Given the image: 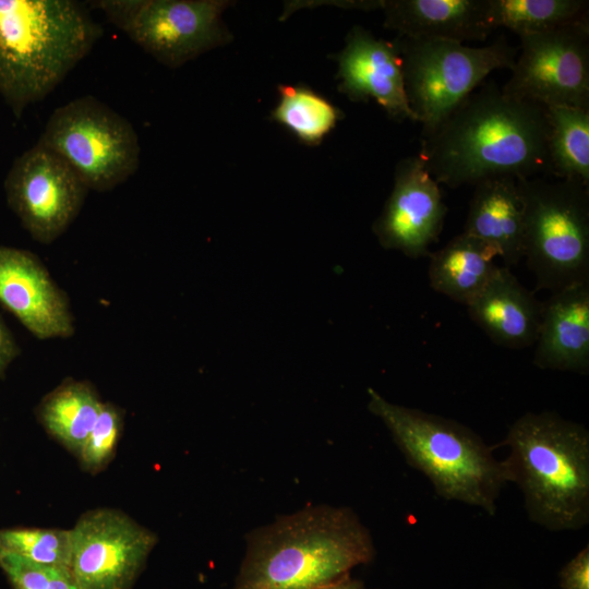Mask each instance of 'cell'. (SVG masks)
<instances>
[{"label": "cell", "instance_id": "1", "mask_svg": "<svg viewBox=\"0 0 589 589\" xmlns=\"http://www.w3.org/2000/svg\"><path fill=\"white\" fill-rule=\"evenodd\" d=\"M546 108L505 94L490 82L474 89L434 131L419 155L452 189L497 177L550 176Z\"/></svg>", "mask_w": 589, "mask_h": 589}, {"label": "cell", "instance_id": "2", "mask_svg": "<svg viewBox=\"0 0 589 589\" xmlns=\"http://www.w3.org/2000/svg\"><path fill=\"white\" fill-rule=\"evenodd\" d=\"M233 589H315L342 579L376 554L373 538L346 506H306L245 536Z\"/></svg>", "mask_w": 589, "mask_h": 589}, {"label": "cell", "instance_id": "3", "mask_svg": "<svg viewBox=\"0 0 589 589\" xmlns=\"http://www.w3.org/2000/svg\"><path fill=\"white\" fill-rule=\"evenodd\" d=\"M101 35L86 2L0 0V97L15 118L51 94Z\"/></svg>", "mask_w": 589, "mask_h": 589}, {"label": "cell", "instance_id": "4", "mask_svg": "<svg viewBox=\"0 0 589 589\" xmlns=\"http://www.w3.org/2000/svg\"><path fill=\"white\" fill-rule=\"evenodd\" d=\"M498 446L507 482L518 485L528 518L553 532L589 524V431L554 411L526 412Z\"/></svg>", "mask_w": 589, "mask_h": 589}, {"label": "cell", "instance_id": "5", "mask_svg": "<svg viewBox=\"0 0 589 589\" xmlns=\"http://www.w3.org/2000/svg\"><path fill=\"white\" fill-rule=\"evenodd\" d=\"M368 396L369 411L383 422L407 464L428 478L440 497L495 515L508 482L493 446L456 420L393 404L371 387Z\"/></svg>", "mask_w": 589, "mask_h": 589}, {"label": "cell", "instance_id": "6", "mask_svg": "<svg viewBox=\"0 0 589 589\" xmlns=\"http://www.w3.org/2000/svg\"><path fill=\"white\" fill-rule=\"evenodd\" d=\"M525 209V253L536 290L589 281V185L517 179Z\"/></svg>", "mask_w": 589, "mask_h": 589}, {"label": "cell", "instance_id": "7", "mask_svg": "<svg viewBox=\"0 0 589 589\" xmlns=\"http://www.w3.org/2000/svg\"><path fill=\"white\" fill-rule=\"evenodd\" d=\"M406 95L422 124L434 131L493 71L512 70L518 47L502 35L484 47L399 37Z\"/></svg>", "mask_w": 589, "mask_h": 589}, {"label": "cell", "instance_id": "8", "mask_svg": "<svg viewBox=\"0 0 589 589\" xmlns=\"http://www.w3.org/2000/svg\"><path fill=\"white\" fill-rule=\"evenodd\" d=\"M37 143L59 155L88 190L97 192L124 183L140 165L141 147L133 124L92 95L56 108Z\"/></svg>", "mask_w": 589, "mask_h": 589}, {"label": "cell", "instance_id": "9", "mask_svg": "<svg viewBox=\"0 0 589 589\" xmlns=\"http://www.w3.org/2000/svg\"><path fill=\"white\" fill-rule=\"evenodd\" d=\"M159 63L179 68L231 40L224 0L87 1Z\"/></svg>", "mask_w": 589, "mask_h": 589}, {"label": "cell", "instance_id": "10", "mask_svg": "<svg viewBox=\"0 0 589 589\" xmlns=\"http://www.w3.org/2000/svg\"><path fill=\"white\" fill-rule=\"evenodd\" d=\"M505 94L544 107L589 108V23L519 37Z\"/></svg>", "mask_w": 589, "mask_h": 589}, {"label": "cell", "instance_id": "11", "mask_svg": "<svg viewBox=\"0 0 589 589\" xmlns=\"http://www.w3.org/2000/svg\"><path fill=\"white\" fill-rule=\"evenodd\" d=\"M3 189L22 227L43 244L68 230L89 191L65 160L39 143L13 160Z\"/></svg>", "mask_w": 589, "mask_h": 589}, {"label": "cell", "instance_id": "12", "mask_svg": "<svg viewBox=\"0 0 589 589\" xmlns=\"http://www.w3.org/2000/svg\"><path fill=\"white\" fill-rule=\"evenodd\" d=\"M69 570L79 589H130L157 537L127 514L97 508L70 529Z\"/></svg>", "mask_w": 589, "mask_h": 589}, {"label": "cell", "instance_id": "13", "mask_svg": "<svg viewBox=\"0 0 589 589\" xmlns=\"http://www.w3.org/2000/svg\"><path fill=\"white\" fill-rule=\"evenodd\" d=\"M446 213L438 183L417 154L397 164L392 193L372 229L384 249L419 259L430 254L429 248L437 241Z\"/></svg>", "mask_w": 589, "mask_h": 589}, {"label": "cell", "instance_id": "14", "mask_svg": "<svg viewBox=\"0 0 589 589\" xmlns=\"http://www.w3.org/2000/svg\"><path fill=\"white\" fill-rule=\"evenodd\" d=\"M0 304L36 338H69L74 316L64 290L31 251L0 245Z\"/></svg>", "mask_w": 589, "mask_h": 589}, {"label": "cell", "instance_id": "15", "mask_svg": "<svg viewBox=\"0 0 589 589\" xmlns=\"http://www.w3.org/2000/svg\"><path fill=\"white\" fill-rule=\"evenodd\" d=\"M336 59L340 93L352 101L372 98L392 119L417 122L406 95L398 37L388 41L354 26Z\"/></svg>", "mask_w": 589, "mask_h": 589}, {"label": "cell", "instance_id": "16", "mask_svg": "<svg viewBox=\"0 0 589 589\" xmlns=\"http://www.w3.org/2000/svg\"><path fill=\"white\" fill-rule=\"evenodd\" d=\"M533 364L542 370L589 373V281L552 292L542 302Z\"/></svg>", "mask_w": 589, "mask_h": 589}, {"label": "cell", "instance_id": "17", "mask_svg": "<svg viewBox=\"0 0 589 589\" xmlns=\"http://www.w3.org/2000/svg\"><path fill=\"white\" fill-rule=\"evenodd\" d=\"M467 308L472 321L496 345L522 349L537 340L542 302L519 283L509 267L497 266Z\"/></svg>", "mask_w": 589, "mask_h": 589}, {"label": "cell", "instance_id": "18", "mask_svg": "<svg viewBox=\"0 0 589 589\" xmlns=\"http://www.w3.org/2000/svg\"><path fill=\"white\" fill-rule=\"evenodd\" d=\"M384 26L410 39L484 40L489 0H385Z\"/></svg>", "mask_w": 589, "mask_h": 589}, {"label": "cell", "instance_id": "19", "mask_svg": "<svg viewBox=\"0 0 589 589\" xmlns=\"http://www.w3.org/2000/svg\"><path fill=\"white\" fill-rule=\"evenodd\" d=\"M473 187L464 232L495 249L506 267L516 265L525 253V209L517 179L491 178Z\"/></svg>", "mask_w": 589, "mask_h": 589}, {"label": "cell", "instance_id": "20", "mask_svg": "<svg viewBox=\"0 0 589 589\" xmlns=\"http://www.w3.org/2000/svg\"><path fill=\"white\" fill-rule=\"evenodd\" d=\"M429 256L431 287L467 305L497 268L494 257L498 254L491 245L462 231Z\"/></svg>", "mask_w": 589, "mask_h": 589}, {"label": "cell", "instance_id": "21", "mask_svg": "<svg viewBox=\"0 0 589 589\" xmlns=\"http://www.w3.org/2000/svg\"><path fill=\"white\" fill-rule=\"evenodd\" d=\"M103 402L91 383L67 378L41 399L37 417L51 436L79 455Z\"/></svg>", "mask_w": 589, "mask_h": 589}, {"label": "cell", "instance_id": "22", "mask_svg": "<svg viewBox=\"0 0 589 589\" xmlns=\"http://www.w3.org/2000/svg\"><path fill=\"white\" fill-rule=\"evenodd\" d=\"M545 108L550 176L589 185V108Z\"/></svg>", "mask_w": 589, "mask_h": 589}, {"label": "cell", "instance_id": "23", "mask_svg": "<svg viewBox=\"0 0 589 589\" xmlns=\"http://www.w3.org/2000/svg\"><path fill=\"white\" fill-rule=\"evenodd\" d=\"M586 0H489L492 29L505 27L519 37L588 20Z\"/></svg>", "mask_w": 589, "mask_h": 589}, {"label": "cell", "instance_id": "24", "mask_svg": "<svg viewBox=\"0 0 589 589\" xmlns=\"http://www.w3.org/2000/svg\"><path fill=\"white\" fill-rule=\"evenodd\" d=\"M272 118L302 143L317 145L341 119V111L316 92L301 85H279Z\"/></svg>", "mask_w": 589, "mask_h": 589}, {"label": "cell", "instance_id": "25", "mask_svg": "<svg viewBox=\"0 0 589 589\" xmlns=\"http://www.w3.org/2000/svg\"><path fill=\"white\" fill-rule=\"evenodd\" d=\"M70 529H0V555H14L31 562L69 568Z\"/></svg>", "mask_w": 589, "mask_h": 589}, {"label": "cell", "instance_id": "26", "mask_svg": "<svg viewBox=\"0 0 589 589\" xmlns=\"http://www.w3.org/2000/svg\"><path fill=\"white\" fill-rule=\"evenodd\" d=\"M122 429V410L112 402H103L97 420L77 455L85 471L96 473L107 467L115 455Z\"/></svg>", "mask_w": 589, "mask_h": 589}, {"label": "cell", "instance_id": "27", "mask_svg": "<svg viewBox=\"0 0 589 589\" xmlns=\"http://www.w3.org/2000/svg\"><path fill=\"white\" fill-rule=\"evenodd\" d=\"M0 567L13 589H79L69 568L0 555Z\"/></svg>", "mask_w": 589, "mask_h": 589}, {"label": "cell", "instance_id": "28", "mask_svg": "<svg viewBox=\"0 0 589 589\" xmlns=\"http://www.w3.org/2000/svg\"><path fill=\"white\" fill-rule=\"evenodd\" d=\"M561 589H589V546L582 548L558 573Z\"/></svg>", "mask_w": 589, "mask_h": 589}, {"label": "cell", "instance_id": "29", "mask_svg": "<svg viewBox=\"0 0 589 589\" xmlns=\"http://www.w3.org/2000/svg\"><path fill=\"white\" fill-rule=\"evenodd\" d=\"M20 348L13 334L0 316V377L3 376L8 366L19 356Z\"/></svg>", "mask_w": 589, "mask_h": 589}, {"label": "cell", "instance_id": "30", "mask_svg": "<svg viewBox=\"0 0 589 589\" xmlns=\"http://www.w3.org/2000/svg\"><path fill=\"white\" fill-rule=\"evenodd\" d=\"M315 589H369L363 581L351 578L350 575L335 582Z\"/></svg>", "mask_w": 589, "mask_h": 589}]
</instances>
